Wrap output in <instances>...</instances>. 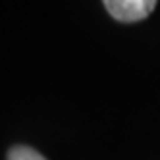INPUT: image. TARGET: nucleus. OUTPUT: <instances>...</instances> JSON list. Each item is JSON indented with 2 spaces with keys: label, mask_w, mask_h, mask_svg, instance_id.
<instances>
[{
  "label": "nucleus",
  "mask_w": 160,
  "mask_h": 160,
  "mask_svg": "<svg viewBox=\"0 0 160 160\" xmlns=\"http://www.w3.org/2000/svg\"><path fill=\"white\" fill-rule=\"evenodd\" d=\"M108 14L123 23L141 21L154 10L158 0H102Z\"/></svg>",
  "instance_id": "obj_1"
},
{
  "label": "nucleus",
  "mask_w": 160,
  "mask_h": 160,
  "mask_svg": "<svg viewBox=\"0 0 160 160\" xmlns=\"http://www.w3.org/2000/svg\"><path fill=\"white\" fill-rule=\"evenodd\" d=\"M8 160H47L39 151L31 147H25V145H18V147H12L8 152Z\"/></svg>",
  "instance_id": "obj_2"
}]
</instances>
